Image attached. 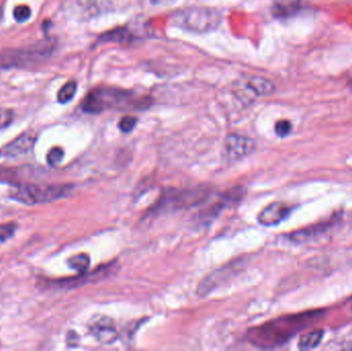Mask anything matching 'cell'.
I'll return each instance as SVG.
<instances>
[{
	"mask_svg": "<svg viewBox=\"0 0 352 351\" xmlns=\"http://www.w3.org/2000/svg\"><path fill=\"white\" fill-rule=\"evenodd\" d=\"M173 21L176 26L195 33H206L213 31L221 22L219 11L206 7H191L178 11Z\"/></svg>",
	"mask_w": 352,
	"mask_h": 351,
	"instance_id": "1",
	"label": "cell"
},
{
	"mask_svg": "<svg viewBox=\"0 0 352 351\" xmlns=\"http://www.w3.org/2000/svg\"><path fill=\"white\" fill-rule=\"evenodd\" d=\"M72 186L67 184H23L13 188L10 197L23 204L35 205L48 203L68 196Z\"/></svg>",
	"mask_w": 352,
	"mask_h": 351,
	"instance_id": "2",
	"label": "cell"
},
{
	"mask_svg": "<svg viewBox=\"0 0 352 351\" xmlns=\"http://www.w3.org/2000/svg\"><path fill=\"white\" fill-rule=\"evenodd\" d=\"M131 101L130 93L119 89L99 86L92 90L82 102V110L87 113H99L105 109L117 107Z\"/></svg>",
	"mask_w": 352,
	"mask_h": 351,
	"instance_id": "3",
	"label": "cell"
},
{
	"mask_svg": "<svg viewBox=\"0 0 352 351\" xmlns=\"http://www.w3.org/2000/svg\"><path fill=\"white\" fill-rule=\"evenodd\" d=\"M48 44H39L23 48H8L0 51V69L34 65L50 52Z\"/></svg>",
	"mask_w": 352,
	"mask_h": 351,
	"instance_id": "4",
	"label": "cell"
},
{
	"mask_svg": "<svg viewBox=\"0 0 352 351\" xmlns=\"http://www.w3.org/2000/svg\"><path fill=\"white\" fill-rule=\"evenodd\" d=\"M239 87L237 89L238 94L242 97H246V99H255L257 97H266L274 94L275 85L274 83L267 79L266 77L252 75L243 79L238 83Z\"/></svg>",
	"mask_w": 352,
	"mask_h": 351,
	"instance_id": "5",
	"label": "cell"
},
{
	"mask_svg": "<svg viewBox=\"0 0 352 351\" xmlns=\"http://www.w3.org/2000/svg\"><path fill=\"white\" fill-rule=\"evenodd\" d=\"M89 329L102 344H112L118 335L113 320L106 316L94 317L89 324Z\"/></svg>",
	"mask_w": 352,
	"mask_h": 351,
	"instance_id": "6",
	"label": "cell"
},
{
	"mask_svg": "<svg viewBox=\"0 0 352 351\" xmlns=\"http://www.w3.org/2000/svg\"><path fill=\"white\" fill-rule=\"evenodd\" d=\"M253 140L238 134H231L226 137L224 148L225 154L231 160H239L248 155L254 149Z\"/></svg>",
	"mask_w": 352,
	"mask_h": 351,
	"instance_id": "7",
	"label": "cell"
},
{
	"mask_svg": "<svg viewBox=\"0 0 352 351\" xmlns=\"http://www.w3.org/2000/svg\"><path fill=\"white\" fill-rule=\"evenodd\" d=\"M168 195V194H167ZM206 198V191L203 189L176 190L174 194L165 196L164 203L170 204L173 208H185L198 204Z\"/></svg>",
	"mask_w": 352,
	"mask_h": 351,
	"instance_id": "8",
	"label": "cell"
},
{
	"mask_svg": "<svg viewBox=\"0 0 352 351\" xmlns=\"http://www.w3.org/2000/svg\"><path fill=\"white\" fill-rule=\"evenodd\" d=\"M290 213V208L280 202H274L266 206L257 216L261 225L273 226L283 221Z\"/></svg>",
	"mask_w": 352,
	"mask_h": 351,
	"instance_id": "9",
	"label": "cell"
},
{
	"mask_svg": "<svg viewBox=\"0 0 352 351\" xmlns=\"http://www.w3.org/2000/svg\"><path fill=\"white\" fill-rule=\"evenodd\" d=\"M35 140L36 137L33 133H24L8 143L3 148V152L12 156L24 154L33 148Z\"/></svg>",
	"mask_w": 352,
	"mask_h": 351,
	"instance_id": "10",
	"label": "cell"
},
{
	"mask_svg": "<svg viewBox=\"0 0 352 351\" xmlns=\"http://www.w3.org/2000/svg\"><path fill=\"white\" fill-rule=\"evenodd\" d=\"M323 338V330L316 329L307 335H304L298 341L301 349H313L319 345Z\"/></svg>",
	"mask_w": 352,
	"mask_h": 351,
	"instance_id": "11",
	"label": "cell"
},
{
	"mask_svg": "<svg viewBox=\"0 0 352 351\" xmlns=\"http://www.w3.org/2000/svg\"><path fill=\"white\" fill-rule=\"evenodd\" d=\"M68 265L71 269L77 271L80 274H83L90 266V257L85 253H78L68 259Z\"/></svg>",
	"mask_w": 352,
	"mask_h": 351,
	"instance_id": "12",
	"label": "cell"
},
{
	"mask_svg": "<svg viewBox=\"0 0 352 351\" xmlns=\"http://www.w3.org/2000/svg\"><path fill=\"white\" fill-rule=\"evenodd\" d=\"M76 89H77V85L75 81L71 80V81L66 82L58 92V101L62 104L68 103L74 97L76 93Z\"/></svg>",
	"mask_w": 352,
	"mask_h": 351,
	"instance_id": "13",
	"label": "cell"
},
{
	"mask_svg": "<svg viewBox=\"0 0 352 351\" xmlns=\"http://www.w3.org/2000/svg\"><path fill=\"white\" fill-rule=\"evenodd\" d=\"M102 39L105 41L110 40V41H117V42L129 41L131 39V33L125 28H118L103 35Z\"/></svg>",
	"mask_w": 352,
	"mask_h": 351,
	"instance_id": "14",
	"label": "cell"
},
{
	"mask_svg": "<svg viewBox=\"0 0 352 351\" xmlns=\"http://www.w3.org/2000/svg\"><path fill=\"white\" fill-rule=\"evenodd\" d=\"M31 15V9L28 5H17L13 9V17L17 23H24L29 20Z\"/></svg>",
	"mask_w": 352,
	"mask_h": 351,
	"instance_id": "15",
	"label": "cell"
},
{
	"mask_svg": "<svg viewBox=\"0 0 352 351\" xmlns=\"http://www.w3.org/2000/svg\"><path fill=\"white\" fill-rule=\"evenodd\" d=\"M64 156V151L61 147H52L48 153H47V156H46V160H47V163L50 165V166H56L57 164H59L62 159Z\"/></svg>",
	"mask_w": 352,
	"mask_h": 351,
	"instance_id": "16",
	"label": "cell"
},
{
	"mask_svg": "<svg viewBox=\"0 0 352 351\" xmlns=\"http://www.w3.org/2000/svg\"><path fill=\"white\" fill-rule=\"evenodd\" d=\"M15 230H16V223L13 221L0 224V241H5L6 239L10 238L13 235Z\"/></svg>",
	"mask_w": 352,
	"mask_h": 351,
	"instance_id": "17",
	"label": "cell"
},
{
	"mask_svg": "<svg viewBox=\"0 0 352 351\" xmlns=\"http://www.w3.org/2000/svg\"><path fill=\"white\" fill-rule=\"evenodd\" d=\"M137 124V118L134 117V116H125L120 119L119 124H118V127H119V130L124 133H129L131 132L135 126Z\"/></svg>",
	"mask_w": 352,
	"mask_h": 351,
	"instance_id": "18",
	"label": "cell"
},
{
	"mask_svg": "<svg viewBox=\"0 0 352 351\" xmlns=\"http://www.w3.org/2000/svg\"><path fill=\"white\" fill-rule=\"evenodd\" d=\"M291 128H292L291 124L288 120L283 119V120H279L276 122L275 132L279 137H285L290 133Z\"/></svg>",
	"mask_w": 352,
	"mask_h": 351,
	"instance_id": "19",
	"label": "cell"
},
{
	"mask_svg": "<svg viewBox=\"0 0 352 351\" xmlns=\"http://www.w3.org/2000/svg\"><path fill=\"white\" fill-rule=\"evenodd\" d=\"M13 119V111L8 108H0V130L6 128Z\"/></svg>",
	"mask_w": 352,
	"mask_h": 351,
	"instance_id": "20",
	"label": "cell"
}]
</instances>
